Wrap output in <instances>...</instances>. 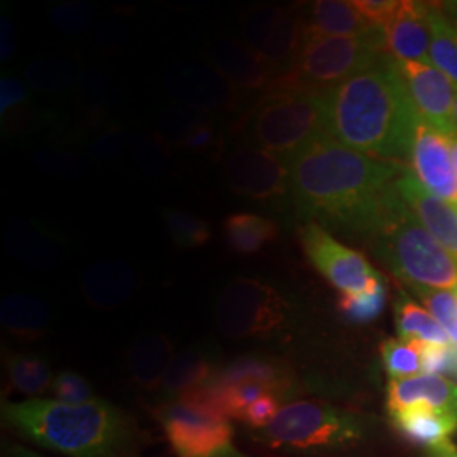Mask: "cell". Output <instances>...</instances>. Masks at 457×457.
<instances>
[{"instance_id":"obj_1","label":"cell","mask_w":457,"mask_h":457,"mask_svg":"<svg viewBox=\"0 0 457 457\" xmlns=\"http://www.w3.org/2000/svg\"><path fill=\"white\" fill-rule=\"evenodd\" d=\"M295 209L313 224L371 237L400 196L396 180L407 171L344 146L322 134L287 158Z\"/></svg>"},{"instance_id":"obj_2","label":"cell","mask_w":457,"mask_h":457,"mask_svg":"<svg viewBox=\"0 0 457 457\" xmlns=\"http://www.w3.org/2000/svg\"><path fill=\"white\" fill-rule=\"evenodd\" d=\"M322 102L327 134L344 146L386 162L409 160L419 114L388 51L322 94Z\"/></svg>"},{"instance_id":"obj_3","label":"cell","mask_w":457,"mask_h":457,"mask_svg":"<svg viewBox=\"0 0 457 457\" xmlns=\"http://www.w3.org/2000/svg\"><path fill=\"white\" fill-rule=\"evenodd\" d=\"M2 415L21 434L63 456L120 457L131 444L129 419L98 398L83 405L28 398L4 405Z\"/></svg>"},{"instance_id":"obj_4","label":"cell","mask_w":457,"mask_h":457,"mask_svg":"<svg viewBox=\"0 0 457 457\" xmlns=\"http://www.w3.org/2000/svg\"><path fill=\"white\" fill-rule=\"evenodd\" d=\"M376 256L409 287L457 290V260L439 245L402 196L370 237Z\"/></svg>"},{"instance_id":"obj_5","label":"cell","mask_w":457,"mask_h":457,"mask_svg":"<svg viewBox=\"0 0 457 457\" xmlns=\"http://www.w3.org/2000/svg\"><path fill=\"white\" fill-rule=\"evenodd\" d=\"M383 53H386L385 34L378 28L358 36L303 33L292 71L278 79L273 87L300 88L322 96L371 65Z\"/></svg>"},{"instance_id":"obj_6","label":"cell","mask_w":457,"mask_h":457,"mask_svg":"<svg viewBox=\"0 0 457 457\" xmlns=\"http://www.w3.org/2000/svg\"><path fill=\"white\" fill-rule=\"evenodd\" d=\"M245 129L253 146L287 160L312 139L326 134L322 96L273 87L251 109Z\"/></svg>"},{"instance_id":"obj_7","label":"cell","mask_w":457,"mask_h":457,"mask_svg":"<svg viewBox=\"0 0 457 457\" xmlns=\"http://www.w3.org/2000/svg\"><path fill=\"white\" fill-rule=\"evenodd\" d=\"M366 424L356 413L317 402L283 405L275 420L260 430V441L287 451H334L364 439Z\"/></svg>"},{"instance_id":"obj_8","label":"cell","mask_w":457,"mask_h":457,"mask_svg":"<svg viewBox=\"0 0 457 457\" xmlns=\"http://www.w3.org/2000/svg\"><path fill=\"white\" fill-rule=\"evenodd\" d=\"M215 320L232 339H268L287 326L288 303L270 283L239 278L219 296Z\"/></svg>"},{"instance_id":"obj_9","label":"cell","mask_w":457,"mask_h":457,"mask_svg":"<svg viewBox=\"0 0 457 457\" xmlns=\"http://www.w3.org/2000/svg\"><path fill=\"white\" fill-rule=\"evenodd\" d=\"M158 419L179 457H217L236 451L230 419L215 410L173 398L158 410Z\"/></svg>"},{"instance_id":"obj_10","label":"cell","mask_w":457,"mask_h":457,"mask_svg":"<svg viewBox=\"0 0 457 457\" xmlns=\"http://www.w3.org/2000/svg\"><path fill=\"white\" fill-rule=\"evenodd\" d=\"M300 241L313 268L341 295L362 294L383 279L361 253L344 245L319 224L311 222L300 228Z\"/></svg>"},{"instance_id":"obj_11","label":"cell","mask_w":457,"mask_h":457,"mask_svg":"<svg viewBox=\"0 0 457 457\" xmlns=\"http://www.w3.org/2000/svg\"><path fill=\"white\" fill-rule=\"evenodd\" d=\"M230 190L258 202H278L290 192L287 160L256 146L234 149L224 166Z\"/></svg>"},{"instance_id":"obj_12","label":"cell","mask_w":457,"mask_h":457,"mask_svg":"<svg viewBox=\"0 0 457 457\" xmlns=\"http://www.w3.org/2000/svg\"><path fill=\"white\" fill-rule=\"evenodd\" d=\"M166 94L183 107L211 112L236 107L241 92L209 63L181 62L163 75Z\"/></svg>"},{"instance_id":"obj_13","label":"cell","mask_w":457,"mask_h":457,"mask_svg":"<svg viewBox=\"0 0 457 457\" xmlns=\"http://www.w3.org/2000/svg\"><path fill=\"white\" fill-rule=\"evenodd\" d=\"M398 65L419 117L447 137L456 134L457 88L453 82L432 63L398 62Z\"/></svg>"},{"instance_id":"obj_14","label":"cell","mask_w":457,"mask_h":457,"mask_svg":"<svg viewBox=\"0 0 457 457\" xmlns=\"http://www.w3.org/2000/svg\"><path fill=\"white\" fill-rule=\"evenodd\" d=\"M409 162L425 190L457 209V171L449 137L430 128L420 117L413 129Z\"/></svg>"},{"instance_id":"obj_15","label":"cell","mask_w":457,"mask_h":457,"mask_svg":"<svg viewBox=\"0 0 457 457\" xmlns=\"http://www.w3.org/2000/svg\"><path fill=\"white\" fill-rule=\"evenodd\" d=\"M209 65L213 66L241 94L268 92L277 77L262 56L247 48L241 39L217 37L205 48Z\"/></svg>"},{"instance_id":"obj_16","label":"cell","mask_w":457,"mask_h":457,"mask_svg":"<svg viewBox=\"0 0 457 457\" xmlns=\"http://www.w3.org/2000/svg\"><path fill=\"white\" fill-rule=\"evenodd\" d=\"M396 190L427 232L457 260V209L425 190L411 171L396 180Z\"/></svg>"},{"instance_id":"obj_17","label":"cell","mask_w":457,"mask_h":457,"mask_svg":"<svg viewBox=\"0 0 457 457\" xmlns=\"http://www.w3.org/2000/svg\"><path fill=\"white\" fill-rule=\"evenodd\" d=\"M383 34L386 51L395 60L430 63L428 4L402 0Z\"/></svg>"},{"instance_id":"obj_18","label":"cell","mask_w":457,"mask_h":457,"mask_svg":"<svg viewBox=\"0 0 457 457\" xmlns=\"http://www.w3.org/2000/svg\"><path fill=\"white\" fill-rule=\"evenodd\" d=\"M141 288V278L131 264L119 260L94 262L83 273V296L92 307L119 309Z\"/></svg>"},{"instance_id":"obj_19","label":"cell","mask_w":457,"mask_h":457,"mask_svg":"<svg viewBox=\"0 0 457 457\" xmlns=\"http://www.w3.org/2000/svg\"><path fill=\"white\" fill-rule=\"evenodd\" d=\"M427 409L457 415V385L437 375H417L388 383V411Z\"/></svg>"},{"instance_id":"obj_20","label":"cell","mask_w":457,"mask_h":457,"mask_svg":"<svg viewBox=\"0 0 457 457\" xmlns=\"http://www.w3.org/2000/svg\"><path fill=\"white\" fill-rule=\"evenodd\" d=\"M4 241L12 258L39 271L60 266L65 258V247L60 237L31 220L12 222L5 230Z\"/></svg>"},{"instance_id":"obj_21","label":"cell","mask_w":457,"mask_h":457,"mask_svg":"<svg viewBox=\"0 0 457 457\" xmlns=\"http://www.w3.org/2000/svg\"><path fill=\"white\" fill-rule=\"evenodd\" d=\"M175 356V347L166 334L139 336L128 351V370L132 383L143 390L162 388Z\"/></svg>"},{"instance_id":"obj_22","label":"cell","mask_w":457,"mask_h":457,"mask_svg":"<svg viewBox=\"0 0 457 457\" xmlns=\"http://www.w3.org/2000/svg\"><path fill=\"white\" fill-rule=\"evenodd\" d=\"M0 324L11 336L31 343L46 336L51 312L37 295L16 292L4 296L0 303Z\"/></svg>"},{"instance_id":"obj_23","label":"cell","mask_w":457,"mask_h":457,"mask_svg":"<svg viewBox=\"0 0 457 457\" xmlns=\"http://www.w3.org/2000/svg\"><path fill=\"white\" fill-rule=\"evenodd\" d=\"M213 383L220 386H234L243 383L260 385L266 392L283 400L292 392V376L278 362L260 356H245L232 361L213 376Z\"/></svg>"},{"instance_id":"obj_24","label":"cell","mask_w":457,"mask_h":457,"mask_svg":"<svg viewBox=\"0 0 457 457\" xmlns=\"http://www.w3.org/2000/svg\"><path fill=\"white\" fill-rule=\"evenodd\" d=\"M303 7H285L275 31L260 51L262 62L270 66L277 80L292 71L303 41Z\"/></svg>"},{"instance_id":"obj_25","label":"cell","mask_w":457,"mask_h":457,"mask_svg":"<svg viewBox=\"0 0 457 457\" xmlns=\"http://www.w3.org/2000/svg\"><path fill=\"white\" fill-rule=\"evenodd\" d=\"M305 34L319 36H358L375 29L370 26L353 2L319 0L303 7Z\"/></svg>"},{"instance_id":"obj_26","label":"cell","mask_w":457,"mask_h":457,"mask_svg":"<svg viewBox=\"0 0 457 457\" xmlns=\"http://www.w3.org/2000/svg\"><path fill=\"white\" fill-rule=\"evenodd\" d=\"M393 424L405 439L436 449L456 432L457 415L439 410L411 409L393 413Z\"/></svg>"},{"instance_id":"obj_27","label":"cell","mask_w":457,"mask_h":457,"mask_svg":"<svg viewBox=\"0 0 457 457\" xmlns=\"http://www.w3.org/2000/svg\"><path fill=\"white\" fill-rule=\"evenodd\" d=\"M222 228L228 247L241 256L258 254L278 237L277 224L256 213H232Z\"/></svg>"},{"instance_id":"obj_28","label":"cell","mask_w":457,"mask_h":457,"mask_svg":"<svg viewBox=\"0 0 457 457\" xmlns=\"http://www.w3.org/2000/svg\"><path fill=\"white\" fill-rule=\"evenodd\" d=\"M217 371L212 358L205 351L192 347L175 356V360L170 364L168 373L164 376L162 390L175 398L181 393L211 383Z\"/></svg>"},{"instance_id":"obj_29","label":"cell","mask_w":457,"mask_h":457,"mask_svg":"<svg viewBox=\"0 0 457 457\" xmlns=\"http://www.w3.org/2000/svg\"><path fill=\"white\" fill-rule=\"evenodd\" d=\"M395 324L402 339H417L441 345L453 344L432 313L417 305L405 292H400L395 303Z\"/></svg>"},{"instance_id":"obj_30","label":"cell","mask_w":457,"mask_h":457,"mask_svg":"<svg viewBox=\"0 0 457 457\" xmlns=\"http://www.w3.org/2000/svg\"><path fill=\"white\" fill-rule=\"evenodd\" d=\"M430 63L457 88V29L442 7L428 4Z\"/></svg>"},{"instance_id":"obj_31","label":"cell","mask_w":457,"mask_h":457,"mask_svg":"<svg viewBox=\"0 0 457 457\" xmlns=\"http://www.w3.org/2000/svg\"><path fill=\"white\" fill-rule=\"evenodd\" d=\"M7 376L17 392L36 396L46 392L53 385V370L48 361L31 353H11L5 358Z\"/></svg>"},{"instance_id":"obj_32","label":"cell","mask_w":457,"mask_h":457,"mask_svg":"<svg viewBox=\"0 0 457 457\" xmlns=\"http://www.w3.org/2000/svg\"><path fill=\"white\" fill-rule=\"evenodd\" d=\"M24 79L33 88L39 92L58 94L66 88L73 87L79 82V68L63 58H53V60H37L31 65H28L24 71Z\"/></svg>"},{"instance_id":"obj_33","label":"cell","mask_w":457,"mask_h":457,"mask_svg":"<svg viewBox=\"0 0 457 457\" xmlns=\"http://www.w3.org/2000/svg\"><path fill=\"white\" fill-rule=\"evenodd\" d=\"M381 360L392 379L417 376L424 371L422 341L386 339L381 344Z\"/></svg>"},{"instance_id":"obj_34","label":"cell","mask_w":457,"mask_h":457,"mask_svg":"<svg viewBox=\"0 0 457 457\" xmlns=\"http://www.w3.org/2000/svg\"><path fill=\"white\" fill-rule=\"evenodd\" d=\"M163 220L170 239L181 249L202 247L212 237L209 222L187 211L164 209Z\"/></svg>"},{"instance_id":"obj_35","label":"cell","mask_w":457,"mask_h":457,"mask_svg":"<svg viewBox=\"0 0 457 457\" xmlns=\"http://www.w3.org/2000/svg\"><path fill=\"white\" fill-rule=\"evenodd\" d=\"M211 120H212L211 112L196 111L183 105L173 107V109H168L160 117L156 137L162 139L164 145L181 147V145L187 141V137L195 131L196 128Z\"/></svg>"},{"instance_id":"obj_36","label":"cell","mask_w":457,"mask_h":457,"mask_svg":"<svg viewBox=\"0 0 457 457\" xmlns=\"http://www.w3.org/2000/svg\"><path fill=\"white\" fill-rule=\"evenodd\" d=\"M386 305L385 279L376 283L373 288L356 295H341L337 309L344 319L354 324H368L376 320Z\"/></svg>"},{"instance_id":"obj_37","label":"cell","mask_w":457,"mask_h":457,"mask_svg":"<svg viewBox=\"0 0 457 457\" xmlns=\"http://www.w3.org/2000/svg\"><path fill=\"white\" fill-rule=\"evenodd\" d=\"M285 7L277 5H262L254 7L245 14L241 28V41L247 48L253 49L260 54L262 46L270 39V36L275 31L278 21L283 14Z\"/></svg>"},{"instance_id":"obj_38","label":"cell","mask_w":457,"mask_h":457,"mask_svg":"<svg viewBox=\"0 0 457 457\" xmlns=\"http://www.w3.org/2000/svg\"><path fill=\"white\" fill-rule=\"evenodd\" d=\"M411 292L424 302L427 311L447 332L451 343L457 347V294L425 287H410Z\"/></svg>"},{"instance_id":"obj_39","label":"cell","mask_w":457,"mask_h":457,"mask_svg":"<svg viewBox=\"0 0 457 457\" xmlns=\"http://www.w3.org/2000/svg\"><path fill=\"white\" fill-rule=\"evenodd\" d=\"M49 21L58 31L79 36L88 31V28L92 26L94 9L83 0H66L56 4L49 11Z\"/></svg>"},{"instance_id":"obj_40","label":"cell","mask_w":457,"mask_h":457,"mask_svg":"<svg viewBox=\"0 0 457 457\" xmlns=\"http://www.w3.org/2000/svg\"><path fill=\"white\" fill-rule=\"evenodd\" d=\"M34 164L54 177L63 179H75L80 180L88 177L90 173V163L85 162L80 156L66 151H54V149H45L36 153L33 158Z\"/></svg>"},{"instance_id":"obj_41","label":"cell","mask_w":457,"mask_h":457,"mask_svg":"<svg viewBox=\"0 0 457 457\" xmlns=\"http://www.w3.org/2000/svg\"><path fill=\"white\" fill-rule=\"evenodd\" d=\"M51 392L54 400L70 405H83L97 400L92 385L82 375L73 371H62L54 376Z\"/></svg>"},{"instance_id":"obj_42","label":"cell","mask_w":457,"mask_h":457,"mask_svg":"<svg viewBox=\"0 0 457 457\" xmlns=\"http://www.w3.org/2000/svg\"><path fill=\"white\" fill-rule=\"evenodd\" d=\"M425 375H457V347L454 344L422 343Z\"/></svg>"},{"instance_id":"obj_43","label":"cell","mask_w":457,"mask_h":457,"mask_svg":"<svg viewBox=\"0 0 457 457\" xmlns=\"http://www.w3.org/2000/svg\"><path fill=\"white\" fill-rule=\"evenodd\" d=\"M129 147V137L122 129H105L88 146L90 160L98 163H109L117 160L124 149Z\"/></svg>"},{"instance_id":"obj_44","label":"cell","mask_w":457,"mask_h":457,"mask_svg":"<svg viewBox=\"0 0 457 457\" xmlns=\"http://www.w3.org/2000/svg\"><path fill=\"white\" fill-rule=\"evenodd\" d=\"M353 5L370 26L383 29L396 14L400 2L398 0H354Z\"/></svg>"},{"instance_id":"obj_45","label":"cell","mask_w":457,"mask_h":457,"mask_svg":"<svg viewBox=\"0 0 457 457\" xmlns=\"http://www.w3.org/2000/svg\"><path fill=\"white\" fill-rule=\"evenodd\" d=\"M281 407L283 405H281V400L278 396L271 395V393H266V395H262L260 400H256L249 409L245 410L241 422H245L251 428H256L260 432L275 420V417H277Z\"/></svg>"},{"instance_id":"obj_46","label":"cell","mask_w":457,"mask_h":457,"mask_svg":"<svg viewBox=\"0 0 457 457\" xmlns=\"http://www.w3.org/2000/svg\"><path fill=\"white\" fill-rule=\"evenodd\" d=\"M77 90L88 105H96V107H104L111 104V100L114 98V88L109 80L104 79L102 75H94V73L82 75L77 82Z\"/></svg>"},{"instance_id":"obj_47","label":"cell","mask_w":457,"mask_h":457,"mask_svg":"<svg viewBox=\"0 0 457 457\" xmlns=\"http://www.w3.org/2000/svg\"><path fill=\"white\" fill-rule=\"evenodd\" d=\"M162 145H164L162 139H158V143H154V141H149L146 137L132 143L134 154L139 160L141 166H145L146 170H151L154 173L166 171L170 168L168 154H166V151L162 147Z\"/></svg>"},{"instance_id":"obj_48","label":"cell","mask_w":457,"mask_h":457,"mask_svg":"<svg viewBox=\"0 0 457 457\" xmlns=\"http://www.w3.org/2000/svg\"><path fill=\"white\" fill-rule=\"evenodd\" d=\"M28 100V87L16 77H2L0 80V114L5 119L14 109Z\"/></svg>"},{"instance_id":"obj_49","label":"cell","mask_w":457,"mask_h":457,"mask_svg":"<svg viewBox=\"0 0 457 457\" xmlns=\"http://www.w3.org/2000/svg\"><path fill=\"white\" fill-rule=\"evenodd\" d=\"M16 26L9 17L2 16L0 22V60L7 62L16 51Z\"/></svg>"},{"instance_id":"obj_50","label":"cell","mask_w":457,"mask_h":457,"mask_svg":"<svg viewBox=\"0 0 457 457\" xmlns=\"http://www.w3.org/2000/svg\"><path fill=\"white\" fill-rule=\"evenodd\" d=\"M213 141V126L212 120L202 124L200 128H196L195 131L192 132L187 141L181 145V147L188 149V151H204L212 145Z\"/></svg>"},{"instance_id":"obj_51","label":"cell","mask_w":457,"mask_h":457,"mask_svg":"<svg viewBox=\"0 0 457 457\" xmlns=\"http://www.w3.org/2000/svg\"><path fill=\"white\" fill-rule=\"evenodd\" d=\"M432 457H457V449L451 441L432 449Z\"/></svg>"},{"instance_id":"obj_52","label":"cell","mask_w":457,"mask_h":457,"mask_svg":"<svg viewBox=\"0 0 457 457\" xmlns=\"http://www.w3.org/2000/svg\"><path fill=\"white\" fill-rule=\"evenodd\" d=\"M442 11L445 12V16L453 21V24L456 26L457 29V2H451V4H444L441 5Z\"/></svg>"},{"instance_id":"obj_53","label":"cell","mask_w":457,"mask_h":457,"mask_svg":"<svg viewBox=\"0 0 457 457\" xmlns=\"http://www.w3.org/2000/svg\"><path fill=\"white\" fill-rule=\"evenodd\" d=\"M449 147H451V156H453V163H454V168H456L457 171V132L456 134H453V136L449 137Z\"/></svg>"},{"instance_id":"obj_54","label":"cell","mask_w":457,"mask_h":457,"mask_svg":"<svg viewBox=\"0 0 457 457\" xmlns=\"http://www.w3.org/2000/svg\"><path fill=\"white\" fill-rule=\"evenodd\" d=\"M217 457H245L243 454H239V453H236V451H232V453H228V454H222V456Z\"/></svg>"},{"instance_id":"obj_55","label":"cell","mask_w":457,"mask_h":457,"mask_svg":"<svg viewBox=\"0 0 457 457\" xmlns=\"http://www.w3.org/2000/svg\"><path fill=\"white\" fill-rule=\"evenodd\" d=\"M454 124H456V131H457V92H456V102H454Z\"/></svg>"}]
</instances>
